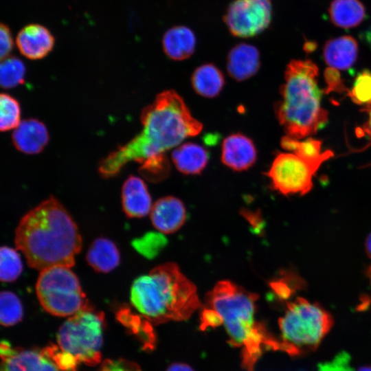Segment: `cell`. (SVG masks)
<instances>
[{
	"instance_id": "4dcf8cb0",
	"label": "cell",
	"mask_w": 371,
	"mask_h": 371,
	"mask_svg": "<svg viewBox=\"0 0 371 371\" xmlns=\"http://www.w3.org/2000/svg\"><path fill=\"white\" fill-rule=\"evenodd\" d=\"M324 76L326 83V88L324 90L326 93L331 92L348 93L349 90L345 86L341 74L337 69L330 67L326 68Z\"/></svg>"
},
{
	"instance_id": "8992f818",
	"label": "cell",
	"mask_w": 371,
	"mask_h": 371,
	"mask_svg": "<svg viewBox=\"0 0 371 371\" xmlns=\"http://www.w3.org/2000/svg\"><path fill=\"white\" fill-rule=\"evenodd\" d=\"M332 325L329 313L319 305L302 297L288 304L280 318V342L291 355L313 349Z\"/></svg>"
},
{
	"instance_id": "836d02e7",
	"label": "cell",
	"mask_w": 371,
	"mask_h": 371,
	"mask_svg": "<svg viewBox=\"0 0 371 371\" xmlns=\"http://www.w3.org/2000/svg\"><path fill=\"white\" fill-rule=\"evenodd\" d=\"M319 371H354L348 363L346 355H339L331 361L319 366Z\"/></svg>"
},
{
	"instance_id": "277c9868",
	"label": "cell",
	"mask_w": 371,
	"mask_h": 371,
	"mask_svg": "<svg viewBox=\"0 0 371 371\" xmlns=\"http://www.w3.org/2000/svg\"><path fill=\"white\" fill-rule=\"evenodd\" d=\"M130 300L154 324L186 320L201 305L196 287L174 262L158 265L135 279Z\"/></svg>"
},
{
	"instance_id": "d590c367",
	"label": "cell",
	"mask_w": 371,
	"mask_h": 371,
	"mask_svg": "<svg viewBox=\"0 0 371 371\" xmlns=\"http://www.w3.org/2000/svg\"><path fill=\"white\" fill-rule=\"evenodd\" d=\"M166 371H194V370L186 363H175L171 364Z\"/></svg>"
},
{
	"instance_id": "e575fe53",
	"label": "cell",
	"mask_w": 371,
	"mask_h": 371,
	"mask_svg": "<svg viewBox=\"0 0 371 371\" xmlns=\"http://www.w3.org/2000/svg\"><path fill=\"white\" fill-rule=\"evenodd\" d=\"M362 111L368 115V119L358 131L368 138L369 143L367 146H371V105L363 106Z\"/></svg>"
},
{
	"instance_id": "6da1fadb",
	"label": "cell",
	"mask_w": 371,
	"mask_h": 371,
	"mask_svg": "<svg viewBox=\"0 0 371 371\" xmlns=\"http://www.w3.org/2000/svg\"><path fill=\"white\" fill-rule=\"evenodd\" d=\"M142 131L102 160L104 176L117 173L130 161L143 163L178 146L185 139L199 134L202 124L191 114L183 98L175 91L157 95L141 114Z\"/></svg>"
},
{
	"instance_id": "8d00e7d4",
	"label": "cell",
	"mask_w": 371,
	"mask_h": 371,
	"mask_svg": "<svg viewBox=\"0 0 371 371\" xmlns=\"http://www.w3.org/2000/svg\"><path fill=\"white\" fill-rule=\"evenodd\" d=\"M360 37L371 48V25L361 33Z\"/></svg>"
},
{
	"instance_id": "3957f363",
	"label": "cell",
	"mask_w": 371,
	"mask_h": 371,
	"mask_svg": "<svg viewBox=\"0 0 371 371\" xmlns=\"http://www.w3.org/2000/svg\"><path fill=\"white\" fill-rule=\"evenodd\" d=\"M258 295L229 280L216 283L207 294L201 313V327L223 326L230 342L241 350L242 366L254 371L264 351L282 350L280 340L272 337L256 318Z\"/></svg>"
},
{
	"instance_id": "603a6c76",
	"label": "cell",
	"mask_w": 371,
	"mask_h": 371,
	"mask_svg": "<svg viewBox=\"0 0 371 371\" xmlns=\"http://www.w3.org/2000/svg\"><path fill=\"white\" fill-rule=\"evenodd\" d=\"M194 90L205 98H214L222 91L225 78L221 71L214 65L207 63L197 67L191 78Z\"/></svg>"
},
{
	"instance_id": "1f68e13d",
	"label": "cell",
	"mask_w": 371,
	"mask_h": 371,
	"mask_svg": "<svg viewBox=\"0 0 371 371\" xmlns=\"http://www.w3.org/2000/svg\"><path fill=\"white\" fill-rule=\"evenodd\" d=\"M100 371H142L139 366L126 359H108L104 361Z\"/></svg>"
},
{
	"instance_id": "5bb4252c",
	"label": "cell",
	"mask_w": 371,
	"mask_h": 371,
	"mask_svg": "<svg viewBox=\"0 0 371 371\" xmlns=\"http://www.w3.org/2000/svg\"><path fill=\"white\" fill-rule=\"evenodd\" d=\"M150 213L153 226L163 234L175 232L181 228L186 219L183 203L172 196L157 200L153 205Z\"/></svg>"
},
{
	"instance_id": "9c48e42d",
	"label": "cell",
	"mask_w": 371,
	"mask_h": 371,
	"mask_svg": "<svg viewBox=\"0 0 371 371\" xmlns=\"http://www.w3.org/2000/svg\"><path fill=\"white\" fill-rule=\"evenodd\" d=\"M1 371H76L78 363L57 346L42 350L12 348L1 343Z\"/></svg>"
},
{
	"instance_id": "83f0119b",
	"label": "cell",
	"mask_w": 371,
	"mask_h": 371,
	"mask_svg": "<svg viewBox=\"0 0 371 371\" xmlns=\"http://www.w3.org/2000/svg\"><path fill=\"white\" fill-rule=\"evenodd\" d=\"M0 129L8 131L16 128L20 124L21 109L19 102L8 93L0 95Z\"/></svg>"
},
{
	"instance_id": "9a60e30c",
	"label": "cell",
	"mask_w": 371,
	"mask_h": 371,
	"mask_svg": "<svg viewBox=\"0 0 371 371\" xmlns=\"http://www.w3.org/2000/svg\"><path fill=\"white\" fill-rule=\"evenodd\" d=\"M12 139L15 148L25 154L41 152L49 141V133L41 121L30 118L24 120L14 128Z\"/></svg>"
},
{
	"instance_id": "4fadbf2b",
	"label": "cell",
	"mask_w": 371,
	"mask_h": 371,
	"mask_svg": "<svg viewBox=\"0 0 371 371\" xmlns=\"http://www.w3.org/2000/svg\"><path fill=\"white\" fill-rule=\"evenodd\" d=\"M257 152L253 141L242 133H234L223 142L221 160L227 167L237 171L245 170L253 166Z\"/></svg>"
},
{
	"instance_id": "f35d334b",
	"label": "cell",
	"mask_w": 371,
	"mask_h": 371,
	"mask_svg": "<svg viewBox=\"0 0 371 371\" xmlns=\"http://www.w3.org/2000/svg\"><path fill=\"white\" fill-rule=\"evenodd\" d=\"M357 371H371V366H362Z\"/></svg>"
},
{
	"instance_id": "f1b7e54d",
	"label": "cell",
	"mask_w": 371,
	"mask_h": 371,
	"mask_svg": "<svg viewBox=\"0 0 371 371\" xmlns=\"http://www.w3.org/2000/svg\"><path fill=\"white\" fill-rule=\"evenodd\" d=\"M348 96L357 104L371 105V71L364 69L359 73Z\"/></svg>"
},
{
	"instance_id": "d4e9b609",
	"label": "cell",
	"mask_w": 371,
	"mask_h": 371,
	"mask_svg": "<svg viewBox=\"0 0 371 371\" xmlns=\"http://www.w3.org/2000/svg\"><path fill=\"white\" fill-rule=\"evenodd\" d=\"M23 310L18 296L8 291L0 294V322L4 326H10L19 322L23 317Z\"/></svg>"
},
{
	"instance_id": "d6986e66",
	"label": "cell",
	"mask_w": 371,
	"mask_h": 371,
	"mask_svg": "<svg viewBox=\"0 0 371 371\" xmlns=\"http://www.w3.org/2000/svg\"><path fill=\"white\" fill-rule=\"evenodd\" d=\"M162 47L166 55L175 60H183L190 57L196 47V37L193 31L185 26H174L168 30L162 38Z\"/></svg>"
},
{
	"instance_id": "e0dca14e",
	"label": "cell",
	"mask_w": 371,
	"mask_h": 371,
	"mask_svg": "<svg viewBox=\"0 0 371 371\" xmlns=\"http://www.w3.org/2000/svg\"><path fill=\"white\" fill-rule=\"evenodd\" d=\"M260 65L259 51L252 45L239 43L233 47L227 55V71L238 81L252 77L258 71Z\"/></svg>"
},
{
	"instance_id": "ac0fdd59",
	"label": "cell",
	"mask_w": 371,
	"mask_h": 371,
	"mask_svg": "<svg viewBox=\"0 0 371 371\" xmlns=\"http://www.w3.org/2000/svg\"><path fill=\"white\" fill-rule=\"evenodd\" d=\"M358 50L357 41L345 35L328 40L324 45L323 55L330 67L345 70L355 63Z\"/></svg>"
},
{
	"instance_id": "f546056e",
	"label": "cell",
	"mask_w": 371,
	"mask_h": 371,
	"mask_svg": "<svg viewBox=\"0 0 371 371\" xmlns=\"http://www.w3.org/2000/svg\"><path fill=\"white\" fill-rule=\"evenodd\" d=\"M142 171L149 179L153 181L165 178L169 173L170 164L165 154H161L142 163Z\"/></svg>"
},
{
	"instance_id": "4316f807",
	"label": "cell",
	"mask_w": 371,
	"mask_h": 371,
	"mask_svg": "<svg viewBox=\"0 0 371 371\" xmlns=\"http://www.w3.org/2000/svg\"><path fill=\"white\" fill-rule=\"evenodd\" d=\"M23 264L16 249L3 246L0 249V278L2 282H11L21 274Z\"/></svg>"
},
{
	"instance_id": "7a4b0ae2",
	"label": "cell",
	"mask_w": 371,
	"mask_h": 371,
	"mask_svg": "<svg viewBox=\"0 0 371 371\" xmlns=\"http://www.w3.org/2000/svg\"><path fill=\"white\" fill-rule=\"evenodd\" d=\"M14 243L28 265L39 271L58 266L71 268L82 247L75 221L54 196L22 217L15 231Z\"/></svg>"
},
{
	"instance_id": "52a82bcc",
	"label": "cell",
	"mask_w": 371,
	"mask_h": 371,
	"mask_svg": "<svg viewBox=\"0 0 371 371\" xmlns=\"http://www.w3.org/2000/svg\"><path fill=\"white\" fill-rule=\"evenodd\" d=\"M104 315L87 305L62 324L58 347L78 363L95 366L101 360Z\"/></svg>"
},
{
	"instance_id": "8fae6325",
	"label": "cell",
	"mask_w": 371,
	"mask_h": 371,
	"mask_svg": "<svg viewBox=\"0 0 371 371\" xmlns=\"http://www.w3.org/2000/svg\"><path fill=\"white\" fill-rule=\"evenodd\" d=\"M271 19V0H234L224 16L230 33L240 38L260 34L269 26Z\"/></svg>"
},
{
	"instance_id": "30bf717a",
	"label": "cell",
	"mask_w": 371,
	"mask_h": 371,
	"mask_svg": "<svg viewBox=\"0 0 371 371\" xmlns=\"http://www.w3.org/2000/svg\"><path fill=\"white\" fill-rule=\"evenodd\" d=\"M321 164L308 161L293 153H280L267 175L275 190L287 195H304L313 188V177Z\"/></svg>"
},
{
	"instance_id": "44dd1931",
	"label": "cell",
	"mask_w": 371,
	"mask_h": 371,
	"mask_svg": "<svg viewBox=\"0 0 371 371\" xmlns=\"http://www.w3.org/2000/svg\"><path fill=\"white\" fill-rule=\"evenodd\" d=\"M86 258L88 264L95 271L108 273L117 267L120 255L113 241L105 238H99L91 245Z\"/></svg>"
},
{
	"instance_id": "ffe728a7",
	"label": "cell",
	"mask_w": 371,
	"mask_h": 371,
	"mask_svg": "<svg viewBox=\"0 0 371 371\" xmlns=\"http://www.w3.org/2000/svg\"><path fill=\"white\" fill-rule=\"evenodd\" d=\"M171 157L179 172L185 175H196L206 167L209 153L202 146L187 142L177 147L172 151Z\"/></svg>"
},
{
	"instance_id": "cb8c5ba5",
	"label": "cell",
	"mask_w": 371,
	"mask_h": 371,
	"mask_svg": "<svg viewBox=\"0 0 371 371\" xmlns=\"http://www.w3.org/2000/svg\"><path fill=\"white\" fill-rule=\"evenodd\" d=\"M280 144L284 150L291 151L308 161L321 165L334 156L333 151L330 150L322 153V142L313 138H308L301 142L286 135L281 139Z\"/></svg>"
},
{
	"instance_id": "484cf974",
	"label": "cell",
	"mask_w": 371,
	"mask_h": 371,
	"mask_svg": "<svg viewBox=\"0 0 371 371\" xmlns=\"http://www.w3.org/2000/svg\"><path fill=\"white\" fill-rule=\"evenodd\" d=\"M25 67L22 60L15 56L1 60L0 66V84L4 89H10L24 82Z\"/></svg>"
},
{
	"instance_id": "2e32d148",
	"label": "cell",
	"mask_w": 371,
	"mask_h": 371,
	"mask_svg": "<svg viewBox=\"0 0 371 371\" xmlns=\"http://www.w3.org/2000/svg\"><path fill=\"white\" fill-rule=\"evenodd\" d=\"M122 203L124 213L130 218L146 216L152 209V200L144 181L131 175L122 188Z\"/></svg>"
},
{
	"instance_id": "ba28073f",
	"label": "cell",
	"mask_w": 371,
	"mask_h": 371,
	"mask_svg": "<svg viewBox=\"0 0 371 371\" xmlns=\"http://www.w3.org/2000/svg\"><path fill=\"white\" fill-rule=\"evenodd\" d=\"M36 293L42 307L55 316L70 317L88 305L78 277L67 267L40 271Z\"/></svg>"
},
{
	"instance_id": "7402d4cb",
	"label": "cell",
	"mask_w": 371,
	"mask_h": 371,
	"mask_svg": "<svg viewBox=\"0 0 371 371\" xmlns=\"http://www.w3.org/2000/svg\"><path fill=\"white\" fill-rule=\"evenodd\" d=\"M328 13L335 25L345 29L359 25L366 16V8L359 0H333Z\"/></svg>"
},
{
	"instance_id": "d6a6232c",
	"label": "cell",
	"mask_w": 371,
	"mask_h": 371,
	"mask_svg": "<svg viewBox=\"0 0 371 371\" xmlns=\"http://www.w3.org/2000/svg\"><path fill=\"white\" fill-rule=\"evenodd\" d=\"M0 57L3 60L9 56L14 46L10 29L4 23L0 25Z\"/></svg>"
},
{
	"instance_id": "74e56055",
	"label": "cell",
	"mask_w": 371,
	"mask_h": 371,
	"mask_svg": "<svg viewBox=\"0 0 371 371\" xmlns=\"http://www.w3.org/2000/svg\"><path fill=\"white\" fill-rule=\"evenodd\" d=\"M365 246L368 256L371 259V233L366 238Z\"/></svg>"
},
{
	"instance_id": "5b68a950",
	"label": "cell",
	"mask_w": 371,
	"mask_h": 371,
	"mask_svg": "<svg viewBox=\"0 0 371 371\" xmlns=\"http://www.w3.org/2000/svg\"><path fill=\"white\" fill-rule=\"evenodd\" d=\"M318 74V67L310 60H292L286 66L275 113L286 135L292 138L315 134L328 122V111L321 104Z\"/></svg>"
},
{
	"instance_id": "7c38bea8",
	"label": "cell",
	"mask_w": 371,
	"mask_h": 371,
	"mask_svg": "<svg viewBox=\"0 0 371 371\" xmlns=\"http://www.w3.org/2000/svg\"><path fill=\"white\" fill-rule=\"evenodd\" d=\"M55 39L45 26L32 23L24 26L18 33L16 44L20 53L30 60L45 57L54 48Z\"/></svg>"
}]
</instances>
